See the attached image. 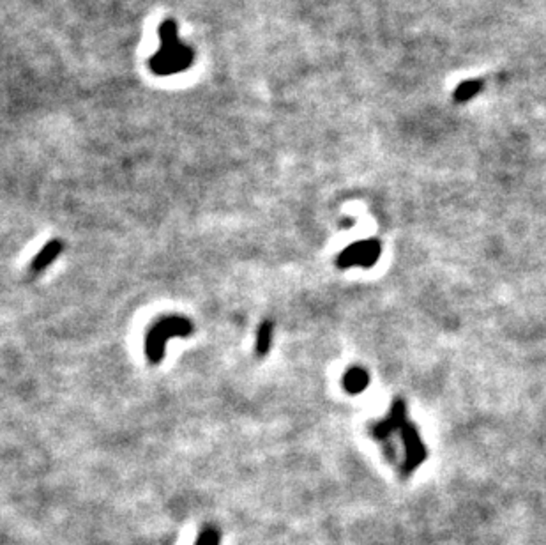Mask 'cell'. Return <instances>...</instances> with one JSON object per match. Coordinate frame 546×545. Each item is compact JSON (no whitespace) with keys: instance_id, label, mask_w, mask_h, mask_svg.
Segmentation results:
<instances>
[{"instance_id":"1","label":"cell","mask_w":546,"mask_h":545,"mask_svg":"<svg viewBox=\"0 0 546 545\" xmlns=\"http://www.w3.org/2000/svg\"><path fill=\"white\" fill-rule=\"evenodd\" d=\"M191 62V51L177 39L176 24L166 21L161 29V51L152 57V69L159 75H168L186 69Z\"/></svg>"},{"instance_id":"2","label":"cell","mask_w":546,"mask_h":545,"mask_svg":"<svg viewBox=\"0 0 546 545\" xmlns=\"http://www.w3.org/2000/svg\"><path fill=\"white\" fill-rule=\"evenodd\" d=\"M61 250H62L61 241H51V243H48L46 246L37 254V257L34 259V264H32V269L39 271V269L46 268V266L50 264V262L54 261L59 254H61Z\"/></svg>"},{"instance_id":"3","label":"cell","mask_w":546,"mask_h":545,"mask_svg":"<svg viewBox=\"0 0 546 545\" xmlns=\"http://www.w3.org/2000/svg\"><path fill=\"white\" fill-rule=\"evenodd\" d=\"M271 340H273V324L271 322H263L258 331V340H256V349H258L260 356L269 351Z\"/></svg>"},{"instance_id":"4","label":"cell","mask_w":546,"mask_h":545,"mask_svg":"<svg viewBox=\"0 0 546 545\" xmlns=\"http://www.w3.org/2000/svg\"><path fill=\"white\" fill-rule=\"evenodd\" d=\"M219 544H221V535H219L216 528H211V526H207V528H203L202 531H200V535L196 536V542H195V545H219Z\"/></svg>"},{"instance_id":"5","label":"cell","mask_w":546,"mask_h":545,"mask_svg":"<svg viewBox=\"0 0 546 545\" xmlns=\"http://www.w3.org/2000/svg\"><path fill=\"white\" fill-rule=\"evenodd\" d=\"M347 379L348 381L352 379V383H348L347 386L350 388V389H355V391H361L364 384L368 383V377H366V374L363 372V370H354V372L348 374Z\"/></svg>"}]
</instances>
